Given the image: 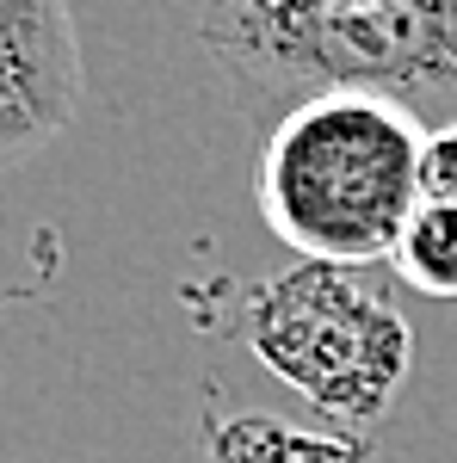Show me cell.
<instances>
[{
	"mask_svg": "<svg viewBox=\"0 0 457 463\" xmlns=\"http://www.w3.org/2000/svg\"><path fill=\"white\" fill-rule=\"evenodd\" d=\"M25 155H37V143L19 130V124H6V118H0V174H6V167H19Z\"/></svg>",
	"mask_w": 457,
	"mask_h": 463,
	"instance_id": "ba28073f",
	"label": "cell"
},
{
	"mask_svg": "<svg viewBox=\"0 0 457 463\" xmlns=\"http://www.w3.org/2000/svg\"><path fill=\"white\" fill-rule=\"evenodd\" d=\"M81 87L87 69L69 0H0V118L43 148L74 124Z\"/></svg>",
	"mask_w": 457,
	"mask_h": 463,
	"instance_id": "277c9868",
	"label": "cell"
},
{
	"mask_svg": "<svg viewBox=\"0 0 457 463\" xmlns=\"http://www.w3.org/2000/svg\"><path fill=\"white\" fill-rule=\"evenodd\" d=\"M421 204H452V211H457V124H452V130H426Z\"/></svg>",
	"mask_w": 457,
	"mask_h": 463,
	"instance_id": "52a82bcc",
	"label": "cell"
},
{
	"mask_svg": "<svg viewBox=\"0 0 457 463\" xmlns=\"http://www.w3.org/2000/svg\"><path fill=\"white\" fill-rule=\"evenodd\" d=\"M389 266H395L402 285H414L421 297L457 303V211L452 204H421L408 216Z\"/></svg>",
	"mask_w": 457,
	"mask_h": 463,
	"instance_id": "8992f818",
	"label": "cell"
},
{
	"mask_svg": "<svg viewBox=\"0 0 457 463\" xmlns=\"http://www.w3.org/2000/svg\"><path fill=\"white\" fill-rule=\"evenodd\" d=\"M205 458L211 463H371V439L365 432H316V427H297V420H279V414H260V408H242V414L211 427Z\"/></svg>",
	"mask_w": 457,
	"mask_h": 463,
	"instance_id": "5b68a950",
	"label": "cell"
},
{
	"mask_svg": "<svg viewBox=\"0 0 457 463\" xmlns=\"http://www.w3.org/2000/svg\"><path fill=\"white\" fill-rule=\"evenodd\" d=\"M198 37L260 137L316 93H377L426 130L457 124V0H205Z\"/></svg>",
	"mask_w": 457,
	"mask_h": 463,
	"instance_id": "6da1fadb",
	"label": "cell"
},
{
	"mask_svg": "<svg viewBox=\"0 0 457 463\" xmlns=\"http://www.w3.org/2000/svg\"><path fill=\"white\" fill-rule=\"evenodd\" d=\"M235 334L284 390H297L340 432H371L395 408L414 364V327L365 266L297 260L253 285Z\"/></svg>",
	"mask_w": 457,
	"mask_h": 463,
	"instance_id": "3957f363",
	"label": "cell"
},
{
	"mask_svg": "<svg viewBox=\"0 0 457 463\" xmlns=\"http://www.w3.org/2000/svg\"><path fill=\"white\" fill-rule=\"evenodd\" d=\"M340 6H395V0H340Z\"/></svg>",
	"mask_w": 457,
	"mask_h": 463,
	"instance_id": "9c48e42d",
	"label": "cell"
},
{
	"mask_svg": "<svg viewBox=\"0 0 457 463\" xmlns=\"http://www.w3.org/2000/svg\"><path fill=\"white\" fill-rule=\"evenodd\" d=\"M426 124L377 93H316L260 137L253 198L297 260H389L421 211Z\"/></svg>",
	"mask_w": 457,
	"mask_h": 463,
	"instance_id": "7a4b0ae2",
	"label": "cell"
}]
</instances>
